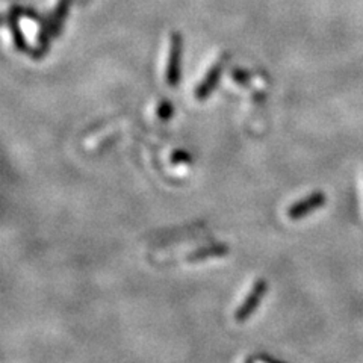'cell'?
<instances>
[{
    "mask_svg": "<svg viewBox=\"0 0 363 363\" xmlns=\"http://www.w3.org/2000/svg\"><path fill=\"white\" fill-rule=\"evenodd\" d=\"M191 161V156L189 153L184 152V150H177L173 153L172 156V162L173 164H180V162H189Z\"/></svg>",
    "mask_w": 363,
    "mask_h": 363,
    "instance_id": "cell-8",
    "label": "cell"
},
{
    "mask_svg": "<svg viewBox=\"0 0 363 363\" xmlns=\"http://www.w3.org/2000/svg\"><path fill=\"white\" fill-rule=\"evenodd\" d=\"M227 253H229V248H227V245L217 244V245H209V247H203V248L196 250V252H192L186 257V260H189V262H199V260H206L211 257H221V256H225Z\"/></svg>",
    "mask_w": 363,
    "mask_h": 363,
    "instance_id": "cell-5",
    "label": "cell"
},
{
    "mask_svg": "<svg viewBox=\"0 0 363 363\" xmlns=\"http://www.w3.org/2000/svg\"><path fill=\"white\" fill-rule=\"evenodd\" d=\"M224 64H225V58H221L209 68V72L206 73V76L203 77V81L199 84V86L196 89L197 100H200V101L206 100L213 93V89L217 88L220 79H221Z\"/></svg>",
    "mask_w": 363,
    "mask_h": 363,
    "instance_id": "cell-4",
    "label": "cell"
},
{
    "mask_svg": "<svg viewBox=\"0 0 363 363\" xmlns=\"http://www.w3.org/2000/svg\"><path fill=\"white\" fill-rule=\"evenodd\" d=\"M156 112H157V117L161 118L162 121H168V120H172L173 116H174V106H173L172 101L162 100L161 104H159Z\"/></svg>",
    "mask_w": 363,
    "mask_h": 363,
    "instance_id": "cell-6",
    "label": "cell"
},
{
    "mask_svg": "<svg viewBox=\"0 0 363 363\" xmlns=\"http://www.w3.org/2000/svg\"><path fill=\"white\" fill-rule=\"evenodd\" d=\"M327 201V196L324 194L323 191H315L312 194H309L308 197H304L298 201H295L294 204H291L288 209V217L294 221L301 220L304 217H308L309 213L321 209Z\"/></svg>",
    "mask_w": 363,
    "mask_h": 363,
    "instance_id": "cell-3",
    "label": "cell"
},
{
    "mask_svg": "<svg viewBox=\"0 0 363 363\" xmlns=\"http://www.w3.org/2000/svg\"><path fill=\"white\" fill-rule=\"evenodd\" d=\"M184 49V40L179 33H173L172 43H169V53L165 70V82L168 86L176 88L180 82V67H182V50Z\"/></svg>",
    "mask_w": 363,
    "mask_h": 363,
    "instance_id": "cell-2",
    "label": "cell"
},
{
    "mask_svg": "<svg viewBox=\"0 0 363 363\" xmlns=\"http://www.w3.org/2000/svg\"><path fill=\"white\" fill-rule=\"evenodd\" d=\"M268 291V281L264 279H259L255 281V285L250 289L248 295L241 303L240 308L235 312V320L238 323H245L250 316H252L257 308L260 306V301L265 297V294Z\"/></svg>",
    "mask_w": 363,
    "mask_h": 363,
    "instance_id": "cell-1",
    "label": "cell"
},
{
    "mask_svg": "<svg viewBox=\"0 0 363 363\" xmlns=\"http://www.w3.org/2000/svg\"><path fill=\"white\" fill-rule=\"evenodd\" d=\"M232 76H233V79H235V82H238L240 85H247V84H248V79H250V76H248V73H247V72L238 70V68H235L233 73H232Z\"/></svg>",
    "mask_w": 363,
    "mask_h": 363,
    "instance_id": "cell-7",
    "label": "cell"
}]
</instances>
